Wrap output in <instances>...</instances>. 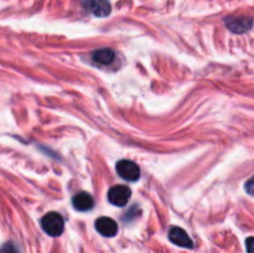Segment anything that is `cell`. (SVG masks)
<instances>
[{
	"label": "cell",
	"instance_id": "cell-1",
	"mask_svg": "<svg viewBox=\"0 0 254 253\" xmlns=\"http://www.w3.org/2000/svg\"><path fill=\"white\" fill-rule=\"evenodd\" d=\"M41 226L47 235L52 237H57L64 232V218L57 212H49L41 220Z\"/></svg>",
	"mask_w": 254,
	"mask_h": 253
},
{
	"label": "cell",
	"instance_id": "cell-2",
	"mask_svg": "<svg viewBox=\"0 0 254 253\" xmlns=\"http://www.w3.org/2000/svg\"><path fill=\"white\" fill-rule=\"evenodd\" d=\"M84 9L97 17H106L111 14L112 6L108 0H82Z\"/></svg>",
	"mask_w": 254,
	"mask_h": 253
},
{
	"label": "cell",
	"instance_id": "cell-3",
	"mask_svg": "<svg viewBox=\"0 0 254 253\" xmlns=\"http://www.w3.org/2000/svg\"><path fill=\"white\" fill-rule=\"evenodd\" d=\"M117 173L127 181H136L140 178V169L134 161L121 160L117 163Z\"/></svg>",
	"mask_w": 254,
	"mask_h": 253
},
{
	"label": "cell",
	"instance_id": "cell-4",
	"mask_svg": "<svg viewBox=\"0 0 254 253\" xmlns=\"http://www.w3.org/2000/svg\"><path fill=\"white\" fill-rule=\"evenodd\" d=\"M131 196V190L126 185H117L109 190L108 200L113 205L123 207L128 203L129 198Z\"/></svg>",
	"mask_w": 254,
	"mask_h": 253
},
{
	"label": "cell",
	"instance_id": "cell-5",
	"mask_svg": "<svg viewBox=\"0 0 254 253\" xmlns=\"http://www.w3.org/2000/svg\"><path fill=\"white\" fill-rule=\"evenodd\" d=\"M226 26L235 34H245L253 26V19L247 16H231L225 20Z\"/></svg>",
	"mask_w": 254,
	"mask_h": 253
},
{
	"label": "cell",
	"instance_id": "cell-6",
	"mask_svg": "<svg viewBox=\"0 0 254 253\" xmlns=\"http://www.w3.org/2000/svg\"><path fill=\"white\" fill-rule=\"evenodd\" d=\"M96 228L102 236L106 237H113L118 232V225L113 218L109 217H99L96 221Z\"/></svg>",
	"mask_w": 254,
	"mask_h": 253
},
{
	"label": "cell",
	"instance_id": "cell-7",
	"mask_svg": "<svg viewBox=\"0 0 254 253\" xmlns=\"http://www.w3.org/2000/svg\"><path fill=\"white\" fill-rule=\"evenodd\" d=\"M169 238L173 243L180 246L184 248H192L193 243L192 240L190 238V236L186 233V231H184L180 227H173L169 232Z\"/></svg>",
	"mask_w": 254,
	"mask_h": 253
},
{
	"label": "cell",
	"instance_id": "cell-8",
	"mask_svg": "<svg viewBox=\"0 0 254 253\" xmlns=\"http://www.w3.org/2000/svg\"><path fill=\"white\" fill-rule=\"evenodd\" d=\"M72 202H73L74 208L78 211H88L91 208H93L94 206V200L91 196V193L84 192V191L77 193L73 197Z\"/></svg>",
	"mask_w": 254,
	"mask_h": 253
},
{
	"label": "cell",
	"instance_id": "cell-9",
	"mask_svg": "<svg viewBox=\"0 0 254 253\" xmlns=\"http://www.w3.org/2000/svg\"><path fill=\"white\" fill-rule=\"evenodd\" d=\"M93 61L99 64H109L113 62L116 54L111 49H101L98 51L93 52Z\"/></svg>",
	"mask_w": 254,
	"mask_h": 253
},
{
	"label": "cell",
	"instance_id": "cell-10",
	"mask_svg": "<svg viewBox=\"0 0 254 253\" xmlns=\"http://www.w3.org/2000/svg\"><path fill=\"white\" fill-rule=\"evenodd\" d=\"M0 253H19V251H17L16 246H15L14 243L7 242L0 248Z\"/></svg>",
	"mask_w": 254,
	"mask_h": 253
},
{
	"label": "cell",
	"instance_id": "cell-11",
	"mask_svg": "<svg viewBox=\"0 0 254 253\" xmlns=\"http://www.w3.org/2000/svg\"><path fill=\"white\" fill-rule=\"evenodd\" d=\"M245 189L247 191V193L250 195H254V176L251 178L250 180H247V183L245 184Z\"/></svg>",
	"mask_w": 254,
	"mask_h": 253
},
{
	"label": "cell",
	"instance_id": "cell-12",
	"mask_svg": "<svg viewBox=\"0 0 254 253\" xmlns=\"http://www.w3.org/2000/svg\"><path fill=\"white\" fill-rule=\"evenodd\" d=\"M246 247H247L248 253H254V237L247 238V241H246Z\"/></svg>",
	"mask_w": 254,
	"mask_h": 253
}]
</instances>
